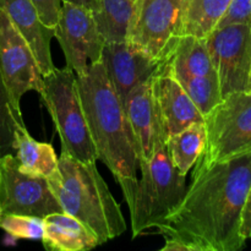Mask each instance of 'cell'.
<instances>
[{"mask_svg":"<svg viewBox=\"0 0 251 251\" xmlns=\"http://www.w3.org/2000/svg\"><path fill=\"white\" fill-rule=\"evenodd\" d=\"M0 7L6 12L14 26L29 44L43 76L50 73L55 68L50 53L54 28L47 27L42 22L33 1L0 0Z\"/></svg>","mask_w":251,"mask_h":251,"instance_id":"cell-15","label":"cell"},{"mask_svg":"<svg viewBox=\"0 0 251 251\" xmlns=\"http://www.w3.org/2000/svg\"><path fill=\"white\" fill-rule=\"evenodd\" d=\"M54 37L60 44L66 66L76 76L87 71L91 64L102 60L104 39L96 24L93 11L81 5L63 1Z\"/></svg>","mask_w":251,"mask_h":251,"instance_id":"cell-9","label":"cell"},{"mask_svg":"<svg viewBox=\"0 0 251 251\" xmlns=\"http://www.w3.org/2000/svg\"><path fill=\"white\" fill-rule=\"evenodd\" d=\"M184 88L203 118L221 102L220 82L217 76H174Z\"/></svg>","mask_w":251,"mask_h":251,"instance_id":"cell-22","label":"cell"},{"mask_svg":"<svg viewBox=\"0 0 251 251\" xmlns=\"http://www.w3.org/2000/svg\"><path fill=\"white\" fill-rule=\"evenodd\" d=\"M0 211L42 218L63 212L47 179L24 173L11 153L0 156Z\"/></svg>","mask_w":251,"mask_h":251,"instance_id":"cell-10","label":"cell"},{"mask_svg":"<svg viewBox=\"0 0 251 251\" xmlns=\"http://www.w3.org/2000/svg\"><path fill=\"white\" fill-rule=\"evenodd\" d=\"M206 163L228 161L251 152V90L233 92L203 119Z\"/></svg>","mask_w":251,"mask_h":251,"instance_id":"cell-6","label":"cell"},{"mask_svg":"<svg viewBox=\"0 0 251 251\" xmlns=\"http://www.w3.org/2000/svg\"><path fill=\"white\" fill-rule=\"evenodd\" d=\"M173 76H217L205 38L183 34L163 63Z\"/></svg>","mask_w":251,"mask_h":251,"instance_id":"cell-18","label":"cell"},{"mask_svg":"<svg viewBox=\"0 0 251 251\" xmlns=\"http://www.w3.org/2000/svg\"><path fill=\"white\" fill-rule=\"evenodd\" d=\"M76 80L97 159L113 174L130 207L139 183V159L123 103L108 78L102 60L91 64L85 74L76 76Z\"/></svg>","mask_w":251,"mask_h":251,"instance_id":"cell-2","label":"cell"},{"mask_svg":"<svg viewBox=\"0 0 251 251\" xmlns=\"http://www.w3.org/2000/svg\"><path fill=\"white\" fill-rule=\"evenodd\" d=\"M141 178L130 206L132 238L157 229L167 216L180 203L188 185L185 176L174 167L167 140H161L149 161L139 166Z\"/></svg>","mask_w":251,"mask_h":251,"instance_id":"cell-4","label":"cell"},{"mask_svg":"<svg viewBox=\"0 0 251 251\" xmlns=\"http://www.w3.org/2000/svg\"><path fill=\"white\" fill-rule=\"evenodd\" d=\"M19 125H25L22 114L12 107L9 92L0 74V156L11 153L14 131Z\"/></svg>","mask_w":251,"mask_h":251,"instance_id":"cell-23","label":"cell"},{"mask_svg":"<svg viewBox=\"0 0 251 251\" xmlns=\"http://www.w3.org/2000/svg\"><path fill=\"white\" fill-rule=\"evenodd\" d=\"M251 185V152L216 163L199 158L191 184L157 234L183 240L190 251H238L242 212Z\"/></svg>","mask_w":251,"mask_h":251,"instance_id":"cell-1","label":"cell"},{"mask_svg":"<svg viewBox=\"0 0 251 251\" xmlns=\"http://www.w3.org/2000/svg\"><path fill=\"white\" fill-rule=\"evenodd\" d=\"M152 88L167 139L194 123L203 122V115L163 63L153 75Z\"/></svg>","mask_w":251,"mask_h":251,"instance_id":"cell-14","label":"cell"},{"mask_svg":"<svg viewBox=\"0 0 251 251\" xmlns=\"http://www.w3.org/2000/svg\"><path fill=\"white\" fill-rule=\"evenodd\" d=\"M44 248L56 251H87L98 247L96 235L78 220L65 212L43 217Z\"/></svg>","mask_w":251,"mask_h":251,"instance_id":"cell-16","label":"cell"},{"mask_svg":"<svg viewBox=\"0 0 251 251\" xmlns=\"http://www.w3.org/2000/svg\"><path fill=\"white\" fill-rule=\"evenodd\" d=\"M61 142V152L82 162H97L87 120L78 95L76 74L68 66L43 76L39 91Z\"/></svg>","mask_w":251,"mask_h":251,"instance_id":"cell-5","label":"cell"},{"mask_svg":"<svg viewBox=\"0 0 251 251\" xmlns=\"http://www.w3.org/2000/svg\"><path fill=\"white\" fill-rule=\"evenodd\" d=\"M58 174L48 179L63 212L82 222L100 245L126 232V222L119 202L98 172L96 162L88 163L61 152Z\"/></svg>","mask_w":251,"mask_h":251,"instance_id":"cell-3","label":"cell"},{"mask_svg":"<svg viewBox=\"0 0 251 251\" xmlns=\"http://www.w3.org/2000/svg\"><path fill=\"white\" fill-rule=\"evenodd\" d=\"M206 39L222 98L250 90L251 24H230L213 29Z\"/></svg>","mask_w":251,"mask_h":251,"instance_id":"cell-8","label":"cell"},{"mask_svg":"<svg viewBox=\"0 0 251 251\" xmlns=\"http://www.w3.org/2000/svg\"><path fill=\"white\" fill-rule=\"evenodd\" d=\"M38 11L42 22L47 27L54 28L58 21L63 0H32Z\"/></svg>","mask_w":251,"mask_h":251,"instance_id":"cell-26","label":"cell"},{"mask_svg":"<svg viewBox=\"0 0 251 251\" xmlns=\"http://www.w3.org/2000/svg\"><path fill=\"white\" fill-rule=\"evenodd\" d=\"M232 0H184L183 34L207 38L217 28Z\"/></svg>","mask_w":251,"mask_h":251,"instance_id":"cell-21","label":"cell"},{"mask_svg":"<svg viewBox=\"0 0 251 251\" xmlns=\"http://www.w3.org/2000/svg\"><path fill=\"white\" fill-rule=\"evenodd\" d=\"M102 63L123 104L129 93L152 77L162 65L161 61L129 41L105 43Z\"/></svg>","mask_w":251,"mask_h":251,"instance_id":"cell-12","label":"cell"},{"mask_svg":"<svg viewBox=\"0 0 251 251\" xmlns=\"http://www.w3.org/2000/svg\"><path fill=\"white\" fill-rule=\"evenodd\" d=\"M206 131L203 122L194 123L167 139V149L174 167L186 176L205 150Z\"/></svg>","mask_w":251,"mask_h":251,"instance_id":"cell-19","label":"cell"},{"mask_svg":"<svg viewBox=\"0 0 251 251\" xmlns=\"http://www.w3.org/2000/svg\"><path fill=\"white\" fill-rule=\"evenodd\" d=\"M230 24H251V0H232L217 27Z\"/></svg>","mask_w":251,"mask_h":251,"instance_id":"cell-25","label":"cell"},{"mask_svg":"<svg viewBox=\"0 0 251 251\" xmlns=\"http://www.w3.org/2000/svg\"><path fill=\"white\" fill-rule=\"evenodd\" d=\"M0 74L9 92L12 107L21 113V98L28 91L39 93L43 74L31 47L0 7Z\"/></svg>","mask_w":251,"mask_h":251,"instance_id":"cell-11","label":"cell"},{"mask_svg":"<svg viewBox=\"0 0 251 251\" xmlns=\"http://www.w3.org/2000/svg\"><path fill=\"white\" fill-rule=\"evenodd\" d=\"M137 2L139 0H100L93 16L105 43L126 41Z\"/></svg>","mask_w":251,"mask_h":251,"instance_id":"cell-20","label":"cell"},{"mask_svg":"<svg viewBox=\"0 0 251 251\" xmlns=\"http://www.w3.org/2000/svg\"><path fill=\"white\" fill-rule=\"evenodd\" d=\"M0 229L15 239L42 240L43 237V218L28 215L0 216Z\"/></svg>","mask_w":251,"mask_h":251,"instance_id":"cell-24","label":"cell"},{"mask_svg":"<svg viewBox=\"0 0 251 251\" xmlns=\"http://www.w3.org/2000/svg\"><path fill=\"white\" fill-rule=\"evenodd\" d=\"M63 1H68V2H71V4L81 5V6L87 7V9H90L91 11H93V12L97 10L98 4H100V0H63Z\"/></svg>","mask_w":251,"mask_h":251,"instance_id":"cell-28","label":"cell"},{"mask_svg":"<svg viewBox=\"0 0 251 251\" xmlns=\"http://www.w3.org/2000/svg\"><path fill=\"white\" fill-rule=\"evenodd\" d=\"M184 0H139L126 41L164 63L183 36Z\"/></svg>","mask_w":251,"mask_h":251,"instance_id":"cell-7","label":"cell"},{"mask_svg":"<svg viewBox=\"0 0 251 251\" xmlns=\"http://www.w3.org/2000/svg\"><path fill=\"white\" fill-rule=\"evenodd\" d=\"M12 151L24 173L50 179L58 174L59 157L53 146L47 142L34 140L27 131L26 125H19L14 131Z\"/></svg>","mask_w":251,"mask_h":251,"instance_id":"cell-17","label":"cell"},{"mask_svg":"<svg viewBox=\"0 0 251 251\" xmlns=\"http://www.w3.org/2000/svg\"><path fill=\"white\" fill-rule=\"evenodd\" d=\"M152 78L153 76L135 87L123 104L136 142L139 166L151 158L161 140H167L154 100Z\"/></svg>","mask_w":251,"mask_h":251,"instance_id":"cell-13","label":"cell"},{"mask_svg":"<svg viewBox=\"0 0 251 251\" xmlns=\"http://www.w3.org/2000/svg\"><path fill=\"white\" fill-rule=\"evenodd\" d=\"M250 90H251V63H250Z\"/></svg>","mask_w":251,"mask_h":251,"instance_id":"cell-29","label":"cell"},{"mask_svg":"<svg viewBox=\"0 0 251 251\" xmlns=\"http://www.w3.org/2000/svg\"><path fill=\"white\" fill-rule=\"evenodd\" d=\"M240 233L244 239H251V185L245 200L242 212V223H240Z\"/></svg>","mask_w":251,"mask_h":251,"instance_id":"cell-27","label":"cell"}]
</instances>
